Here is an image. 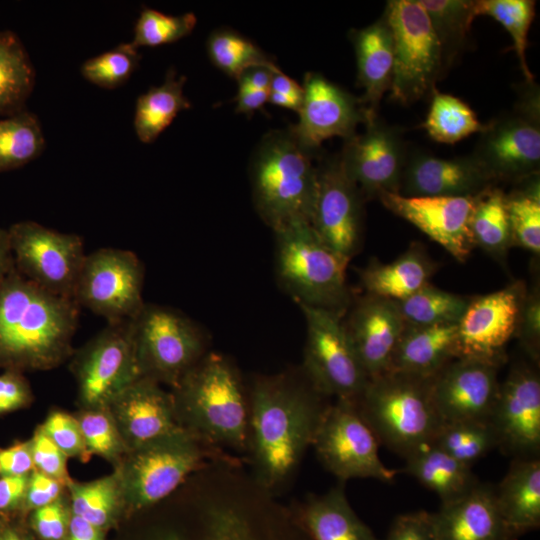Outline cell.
Returning a JSON list of instances; mask_svg holds the SVG:
<instances>
[{
  "instance_id": "6da1fadb",
  "label": "cell",
  "mask_w": 540,
  "mask_h": 540,
  "mask_svg": "<svg viewBox=\"0 0 540 540\" xmlns=\"http://www.w3.org/2000/svg\"><path fill=\"white\" fill-rule=\"evenodd\" d=\"M326 398L302 370L255 379L249 393L248 446L263 489H278L297 470L329 404Z\"/></svg>"
},
{
  "instance_id": "7a4b0ae2",
  "label": "cell",
  "mask_w": 540,
  "mask_h": 540,
  "mask_svg": "<svg viewBox=\"0 0 540 540\" xmlns=\"http://www.w3.org/2000/svg\"><path fill=\"white\" fill-rule=\"evenodd\" d=\"M80 306L15 268L0 287V368L50 370L71 358Z\"/></svg>"
},
{
  "instance_id": "3957f363",
  "label": "cell",
  "mask_w": 540,
  "mask_h": 540,
  "mask_svg": "<svg viewBox=\"0 0 540 540\" xmlns=\"http://www.w3.org/2000/svg\"><path fill=\"white\" fill-rule=\"evenodd\" d=\"M171 392L186 431L212 447L248 446L249 395L229 358L207 352Z\"/></svg>"
},
{
  "instance_id": "277c9868",
  "label": "cell",
  "mask_w": 540,
  "mask_h": 540,
  "mask_svg": "<svg viewBox=\"0 0 540 540\" xmlns=\"http://www.w3.org/2000/svg\"><path fill=\"white\" fill-rule=\"evenodd\" d=\"M313 152L291 130L271 131L257 147L251 163L254 206L273 230L297 221H311L317 166Z\"/></svg>"
},
{
  "instance_id": "5b68a950",
  "label": "cell",
  "mask_w": 540,
  "mask_h": 540,
  "mask_svg": "<svg viewBox=\"0 0 540 540\" xmlns=\"http://www.w3.org/2000/svg\"><path fill=\"white\" fill-rule=\"evenodd\" d=\"M431 379L387 371L369 379L356 403L379 443L404 459L431 444L443 424Z\"/></svg>"
},
{
  "instance_id": "8992f818",
  "label": "cell",
  "mask_w": 540,
  "mask_h": 540,
  "mask_svg": "<svg viewBox=\"0 0 540 540\" xmlns=\"http://www.w3.org/2000/svg\"><path fill=\"white\" fill-rule=\"evenodd\" d=\"M275 271L279 285L300 305L344 316L352 297L346 282L350 260L330 249L309 222L275 231Z\"/></svg>"
},
{
  "instance_id": "52a82bcc",
  "label": "cell",
  "mask_w": 540,
  "mask_h": 540,
  "mask_svg": "<svg viewBox=\"0 0 540 540\" xmlns=\"http://www.w3.org/2000/svg\"><path fill=\"white\" fill-rule=\"evenodd\" d=\"M205 446L183 430L128 451L115 469L126 510H143L171 494L204 463Z\"/></svg>"
},
{
  "instance_id": "ba28073f",
  "label": "cell",
  "mask_w": 540,
  "mask_h": 540,
  "mask_svg": "<svg viewBox=\"0 0 540 540\" xmlns=\"http://www.w3.org/2000/svg\"><path fill=\"white\" fill-rule=\"evenodd\" d=\"M132 325L141 376L159 384L174 388L207 353L203 329L174 308L145 302Z\"/></svg>"
},
{
  "instance_id": "9c48e42d",
  "label": "cell",
  "mask_w": 540,
  "mask_h": 540,
  "mask_svg": "<svg viewBox=\"0 0 540 540\" xmlns=\"http://www.w3.org/2000/svg\"><path fill=\"white\" fill-rule=\"evenodd\" d=\"M385 16L394 42L390 98L410 105L431 95L443 74L442 48L430 19L417 0H390Z\"/></svg>"
},
{
  "instance_id": "30bf717a",
  "label": "cell",
  "mask_w": 540,
  "mask_h": 540,
  "mask_svg": "<svg viewBox=\"0 0 540 540\" xmlns=\"http://www.w3.org/2000/svg\"><path fill=\"white\" fill-rule=\"evenodd\" d=\"M521 92L512 111L484 125L471 154L495 183L539 174V91L534 82H526Z\"/></svg>"
},
{
  "instance_id": "8fae6325",
  "label": "cell",
  "mask_w": 540,
  "mask_h": 540,
  "mask_svg": "<svg viewBox=\"0 0 540 540\" xmlns=\"http://www.w3.org/2000/svg\"><path fill=\"white\" fill-rule=\"evenodd\" d=\"M299 308L307 331L301 370L325 397L357 403L369 376L347 336L343 316L310 306Z\"/></svg>"
},
{
  "instance_id": "7c38bea8",
  "label": "cell",
  "mask_w": 540,
  "mask_h": 540,
  "mask_svg": "<svg viewBox=\"0 0 540 540\" xmlns=\"http://www.w3.org/2000/svg\"><path fill=\"white\" fill-rule=\"evenodd\" d=\"M379 445L356 403L346 400L327 405L312 443L321 464L339 482L370 478L393 483L397 470L382 462Z\"/></svg>"
},
{
  "instance_id": "4fadbf2b",
  "label": "cell",
  "mask_w": 540,
  "mask_h": 540,
  "mask_svg": "<svg viewBox=\"0 0 540 540\" xmlns=\"http://www.w3.org/2000/svg\"><path fill=\"white\" fill-rule=\"evenodd\" d=\"M71 358L82 409L107 408L124 389L142 378L132 319L107 322L92 339L74 350Z\"/></svg>"
},
{
  "instance_id": "5bb4252c",
  "label": "cell",
  "mask_w": 540,
  "mask_h": 540,
  "mask_svg": "<svg viewBox=\"0 0 540 540\" xmlns=\"http://www.w3.org/2000/svg\"><path fill=\"white\" fill-rule=\"evenodd\" d=\"M16 270L57 296L74 299L86 257L81 236L25 220L8 228Z\"/></svg>"
},
{
  "instance_id": "9a60e30c",
  "label": "cell",
  "mask_w": 540,
  "mask_h": 540,
  "mask_svg": "<svg viewBox=\"0 0 540 540\" xmlns=\"http://www.w3.org/2000/svg\"><path fill=\"white\" fill-rule=\"evenodd\" d=\"M144 265L130 250L100 248L86 254L74 300L107 322L133 319L145 302Z\"/></svg>"
},
{
  "instance_id": "2e32d148",
  "label": "cell",
  "mask_w": 540,
  "mask_h": 540,
  "mask_svg": "<svg viewBox=\"0 0 540 540\" xmlns=\"http://www.w3.org/2000/svg\"><path fill=\"white\" fill-rule=\"evenodd\" d=\"M525 291V284L517 281L470 299L456 327V358L500 367L506 360V346L515 335Z\"/></svg>"
},
{
  "instance_id": "e0dca14e",
  "label": "cell",
  "mask_w": 540,
  "mask_h": 540,
  "mask_svg": "<svg viewBox=\"0 0 540 540\" xmlns=\"http://www.w3.org/2000/svg\"><path fill=\"white\" fill-rule=\"evenodd\" d=\"M498 449L513 458L540 454V376L534 366L519 362L499 383L488 417Z\"/></svg>"
},
{
  "instance_id": "ac0fdd59",
  "label": "cell",
  "mask_w": 540,
  "mask_h": 540,
  "mask_svg": "<svg viewBox=\"0 0 540 540\" xmlns=\"http://www.w3.org/2000/svg\"><path fill=\"white\" fill-rule=\"evenodd\" d=\"M362 134L345 140L339 155L343 168L364 200L382 193H399L408 148L399 127L378 116Z\"/></svg>"
},
{
  "instance_id": "d6986e66",
  "label": "cell",
  "mask_w": 540,
  "mask_h": 540,
  "mask_svg": "<svg viewBox=\"0 0 540 540\" xmlns=\"http://www.w3.org/2000/svg\"><path fill=\"white\" fill-rule=\"evenodd\" d=\"M363 201L339 156L317 166V190L310 224L330 249L348 260L361 245Z\"/></svg>"
},
{
  "instance_id": "ffe728a7",
  "label": "cell",
  "mask_w": 540,
  "mask_h": 540,
  "mask_svg": "<svg viewBox=\"0 0 540 540\" xmlns=\"http://www.w3.org/2000/svg\"><path fill=\"white\" fill-rule=\"evenodd\" d=\"M148 540H310L293 517L231 502L201 510L193 533L166 528Z\"/></svg>"
},
{
  "instance_id": "44dd1931",
  "label": "cell",
  "mask_w": 540,
  "mask_h": 540,
  "mask_svg": "<svg viewBox=\"0 0 540 540\" xmlns=\"http://www.w3.org/2000/svg\"><path fill=\"white\" fill-rule=\"evenodd\" d=\"M302 87L304 93L298 111L299 121L290 130L311 151L332 137H342L345 140L351 138L356 134L358 124L372 120L360 98L320 73H306Z\"/></svg>"
},
{
  "instance_id": "7402d4cb",
  "label": "cell",
  "mask_w": 540,
  "mask_h": 540,
  "mask_svg": "<svg viewBox=\"0 0 540 540\" xmlns=\"http://www.w3.org/2000/svg\"><path fill=\"white\" fill-rule=\"evenodd\" d=\"M477 196L408 197L386 192L378 198L388 210L413 224L457 261L465 262L475 247L470 218Z\"/></svg>"
},
{
  "instance_id": "603a6c76",
  "label": "cell",
  "mask_w": 540,
  "mask_h": 540,
  "mask_svg": "<svg viewBox=\"0 0 540 540\" xmlns=\"http://www.w3.org/2000/svg\"><path fill=\"white\" fill-rule=\"evenodd\" d=\"M498 369L456 358L432 377V399L442 423L488 419L499 388Z\"/></svg>"
},
{
  "instance_id": "cb8c5ba5",
  "label": "cell",
  "mask_w": 540,
  "mask_h": 540,
  "mask_svg": "<svg viewBox=\"0 0 540 540\" xmlns=\"http://www.w3.org/2000/svg\"><path fill=\"white\" fill-rule=\"evenodd\" d=\"M127 452L185 430L177 416L172 392L140 378L108 405Z\"/></svg>"
},
{
  "instance_id": "d4e9b609",
  "label": "cell",
  "mask_w": 540,
  "mask_h": 540,
  "mask_svg": "<svg viewBox=\"0 0 540 540\" xmlns=\"http://www.w3.org/2000/svg\"><path fill=\"white\" fill-rule=\"evenodd\" d=\"M343 317L347 336L369 379L386 372L405 328L397 303L366 294Z\"/></svg>"
},
{
  "instance_id": "484cf974",
  "label": "cell",
  "mask_w": 540,
  "mask_h": 540,
  "mask_svg": "<svg viewBox=\"0 0 540 540\" xmlns=\"http://www.w3.org/2000/svg\"><path fill=\"white\" fill-rule=\"evenodd\" d=\"M495 186L472 156L441 158L423 151L408 152L399 194L418 196H475Z\"/></svg>"
},
{
  "instance_id": "4316f807",
  "label": "cell",
  "mask_w": 540,
  "mask_h": 540,
  "mask_svg": "<svg viewBox=\"0 0 540 540\" xmlns=\"http://www.w3.org/2000/svg\"><path fill=\"white\" fill-rule=\"evenodd\" d=\"M436 540H517L503 520L494 486L479 482L461 498L432 513Z\"/></svg>"
},
{
  "instance_id": "83f0119b",
  "label": "cell",
  "mask_w": 540,
  "mask_h": 540,
  "mask_svg": "<svg viewBox=\"0 0 540 540\" xmlns=\"http://www.w3.org/2000/svg\"><path fill=\"white\" fill-rule=\"evenodd\" d=\"M357 62L358 84L364 89L360 98L370 119L378 116V107L389 91L394 70V42L390 26L382 15L362 29L349 33Z\"/></svg>"
},
{
  "instance_id": "f1b7e54d",
  "label": "cell",
  "mask_w": 540,
  "mask_h": 540,
  "mask_svg": "<svg viewBox=\"0 0 540 540\" xmlns=\"http://www.w3.org/2000/svg\"><path fill=\"white\" fill-rule=\"evenodd\" d=\"M293 518L310 540H380L351 507L343 482L308 497Z\"/></svg>"
},
{
  "instance_id": "f546056e",
  "label": "cell",
  "mask_w": 540,
  "mask_h": 540,
  "mask_svg": "<svg viewBox=\"0 0 540 540\" xmlns=\"http://www.w3.org/2000/svg\"><path fill=\"white\" fill-rule=\"evenodd\" d=\"M494 496L498 510L513 534L519 536L540 526V458H513Z\"/></svg>"
},
{
  "instance_id": "4dcf8cb0",
  "label": "cell",
  "mask_w": 540,
  "mask_h": 540,
  "mask_svg": "<svg viewBox=\"0 0 540 540\" xmlns=\"http://www.w3.org/2000/svg\"><path fill=\"white\" fill-rule=\"evenodd\" d=\"M457 324L405 326L387 371L432 378L456 359ZM386 371V372H387Z\"/></svg>"
},
{
  "instance_id": "1f68e13d",
  "label": "cell",
  "mask_w": 540,
  "mask_h": 540,
  "mask_svg": "<svg viewBox=\"0 0 540 540\" xmlns=\"http://www.w3.org/2000/svg\"><path fill=\"white\" fill-rule=\"evenodd\" d=\"M436 267L424 250L413 245L390 263L371 261L359 270L367 295L399 302L429 284Z\"/></svg>"
},
{
  "instance_id": "d6a6232c",
  "label": "cell",
  "mask_w": 540,
  "mask_h": 540,
  "mask_svg": "<svg viewBox=\"0 0 540 540\" xmlns=\"http://www.w3.org/2000/svg\"><path fill=\"white\" fill-rule=\"evenodd\" d=\"M404 471L433 491L440 504L461 498L480 482L472 466L459 462L433 444L406 457Z\"/></svg>"
},
{
  "instance_id": "836d02e7",
  "label": "cell",
  "mask_w": 540,
  "mask_h": 540,
  "mask_svg": "<svg viewBox=\"0 0 540 540\" xmlns=\"http://www.w3.org/2000/svg\"><path fill=\"white\" fill-rule=\"evenodd\" d=\"M185 76L170 68L159 86H152L138 96L133 126L138 139L145 144L154 142L172 123L179 112L191 108L184 95Z\"/></svg>"
},
{
  "instance_id": "e575fe53",
  "label": "cell",
  "mask_w": 540,
  "mask_h": 540,
  "mask_svg": "<svg viewBox=\"0 0 540 540\" xmlns=\"http://www.w3.org/2000/svg\"><path fill=\"white\" fill-rule=\"evenodd\" d=\"M36 83V71L19 38L11 30L0 31V116L27 110Z\"/></svg>"
},
{
  "instance_id": "d590c367",
  "label": "cell",
  "mask_w": 540,
  "mask_h": 540,
  "mask_svg": "<svg viewBox=\"0 0 540 540\" xmlns=\"http://www.w3.org/2000/svg\"><path fill=\"white\" fill-rule=\"evenodd\" d=\"M470 233L474 246L495 258H504L513 243L503 190L492 186L478 194L470 218Z\"/></svg>"
},
{
  "instance_id": "8d00e7d4",
  "label": "cell",
  "mask_w": 540,
  "mask_h": 540,
  "mask_svg": "<svg viewBox=\"0 0 540 540\" xmlns=\"http://www.w3.org/2000/svg\"><path fill=\"white\" fill-rule=\"evenodd\" d=\"M67 488L71 513L101 530L110 526L125 507L116 471L90 482L71 480Z\"/></svg>"
},
{
  "instance_id": "74e56055",
  "label": "cell",
  "mask_w": 540,
  "mask_h": 540,
  "mask_svg": "<svg viewBox=\"0 0 540 540\" xmlns=\"http://www.w3.org/2000/svg\"><path fill=\"white\" fill-rule=\"evenodd\" d=\"M45 147L40 120L28 109L0 119V173L34 161L41 156Z\"/></svg>"
},
{
  "instance_id": "f35d334b",
  "label": "cell",
  "mask_w": 540,
  "mask_h": 540,
  "mask_svg": "<svg viewBox=\"0 0 540 540\" xmlns=\"http://www.w3.org/2000/svg\"><path fill=\"white\" fill-rule=\"evenodd\" d=\"M426 11L442 48L445 70L464 48L472 26L474 1L417 0Z\"/></svg>"
},
{
  "instance_id": "ab89813d",
  "label": "cell",
  "mask_w": 540,
  "mask_h": 540,
  "mask_svg": "<svg viewBox=\"0 0 540 540\" xmlns=\"http://www.w3.org/2000/svg\"><path fill=\"white\" fill-rule=\"evenodd\" d=\"M429 110L422 127L436 142L454 144L473 133H480L484 125L473 109L460 98L439 92L431 93Z\"/></svg>"
},
{
  "instance_id": "60d3db41",
  "label": "cell",
  "mask_w": 540,
  "mask_h": 540,
  "mask_svg": "<svg viewBox=\"0 0 540 540\" xmlns=\"http://www.w3.org/2000/svg\"><path fill=\"white\" fill-rule=\"evenodd\" d=\"M469 301L429 283L396 303L405 326L426 327L457 324Z\"/></svg>"
},
{
  "instance_id": "b9f144b4",
  "label": "cell",
  "mask_w": 540,
  "mask_h": 540,
  "mask_svg": "<svg viewBox=\"0 0 540 540\" xmlns=\"http://www.w3.org/2000/svg\"><path fill=\"white\" fill-rule=\"evenodd\" d=\"M431 444L469 466L498 448L496 434L488 419L444 423Z\"/></svg>"
},
{
  "instance_id": "7bdbcfd3",
  "label": "cell",
  "mask_w": 540,
  "mask_h": 540,
  "mask_svg": "<svg viewBox=\"0 0 540 540\" xmlns=\"http://www.w3.org/2000/svg\"><path fill=\"white\" fill-rule=\"evenodd\" d=\"M536 2L533 0H477L474 1V15L490 16L509 33L513 49L526 82H534V76L526 59L528 33L535 16Z\"/></svg>"
},
{
  "instance_id": "ee69618b",
  "label": "cell",
  "mask_w": 540,
  "mask_h": 540,
  "mask_svg": "<svg viewBox=\"0 0 540 540\" xmlns=\"http://www.w3.org/2000/svg\"><path fill=\"white\" fill-rule=\"evenodd\" d=\"M524 184L506 194L513 245L535 255L540 253L539 174L522 180Z\"/></svg>"
},
{
  "instance_id": "f6af8a7d",
  "label": "cell",
  "mask_w": 540,
  "mask_h": 540,
  "mask_svg": "<svg viewBox=\"0 0 540 540\" xmlns=\"http://www.w3.org/2000/svg\"><path fill=\"white\" fill-rule=\"evenodd\" d=\"M207 52L217 68L235 79L250 67L275 65L254 42L228 28H220L210 34Z\"/></svg>"
},
{
  "instance_id": "bcb514c9",
  "label": "cell",
  "mask_w": 540,
  "mask_h": 540,
  "mask_svg": "<svg viewBox=\"0 0 540 540\" xmlns=\"http://www.w3.org/2000/svg\"><path fill=\"white\" fill-rule=\"evenodd\" d=\"M196 23L197 18L192 12L168 15L143 7L136 20L134 37L130 43L137 49L171 44L191 34Z\"/></svg>"
},
{
  "instance_id": "7dc6e473",
  "label": "cell",
  "mask_w": 540,
  "mask_h": 540,
  "mask_svg": "<svg viewBox=\"0 0 540 540\" xmlns=\"http://www.w3.org/2000/svg\"><path fill=\"white\" fill-rule=\"evenodd\" d=\"M76 418L88 456L98 455L117 466L127 448L108 408L82 409Z\"/></svg>"
},
{
  "instance_id": "c3c4849f",
  "label": "cell",
  "mask_w": 540,
  "mask_h": 540,
  "mask_svg": "<svg viewBox=\"0 0 540 540\" xmlns=\"http://www.w3.org/2000/svg\"><path fill=\"white\" fill-rule=\"evenodd\" d=\"M141 55L130 42L87 59L80 67L88 82L104 88L116 89L124 85L139 66Z\"/></svg>"
},
{
  "instance_id": "681fc988",
  "label": "cell",
  "mask_w": 540,
  "mask_h": 540,
  "mask_svg": "<svg viewBox=\"0 0 540 540\" xmlns=\"http://www.w3.org/2000/svg\"><path fill=\"white\" fill-rule=\"evenodd\" d=\"M40 428L67 457L88 460L89 456L76 416L61 410H53Z\"/></svg>"
},
{
  "instance_id": "f907efd6",
  "label": "cell",
  "mask_w": 540,
  "mask_h": 540,
  "mask_svg": "<svg viewBox=\"0 0 540 540\" xmlns=\"http://www.w3.org/2000/svg\"><path fill=\"white\" fill-rule=\"evenodd\" d=\"M521 347L536 364L540 359V291L539 284L526 289L515 335Z\"/></svg>"
},
{
  "instance_id": "816d5d0a",
  "label": "cell",
  "mask_w": 540,
  "mask_h": 540,
  "mask_svg": "<svg viewBox=\"0 0 540 540\" xmlns=\"http://www.w3.org/2000/svg\"><path fill=\"white\" fill-rule=\"evenodd\" d=\"M30 441L35 470L60 481L67 487L71 481L66 466L68 457L49 439L40 426Z\"/></svg>"
},
{
  "instance_id": "f5cc1de1",
  "label": "cell",
  "mask_w": 540,
  "mask_h": 540,
  "mask_svg": "<svg viewBox=\"0 0 540 540\" xmlns=\"http://www.w3.org/2000/svg\"><path fill=\"white\" fill-rule=\"evenodd\" d=\"M71 509L64 499L33 510L31 525L42 540H63L68 532Z\"/></svg>"
},
{
  "instance_id": "db71d44e",
  "label": "cell",
  "mask_w": 540,
  "mask_h": 540,
  "mask_svg": "<svg viewBox=\"0 0 540 540\" xmlns=\"http://www.w3.org/2000/svg\"><path fill=\"white\" fill-rule=\"evenodd\" d=\"M385 540H436L432 513L420 510L396 516Z\"/></svg>"
},
{
  "instance_id": "11a10c76",
  "label": "cell",
  "mask_w": 540,
  "mask_h": 540,
  "mask_svg": "<svg viewBox=\"0 0 540 540\" xmlns=\"http://www.w3.org/2000/svg\"><path fill=\"white\" fill-rule=\"evenodd\" d=\"M32 400L30 384L21 371L7 369L0 375V414L26 407Z\"/></svg>"
},
{
  "instance_id": "9f6ffc18",
  "label": "cell",
  "mask_w": 540,
  "mask_h": 540,
  "mask_svg": "<svg viewBox=\"0 0 540 540\" xmlns=\"http://www.w3.org/2000/svg\"><path fill=\"white\" fill-rule=\"evenodd\" d=\"M64 487L60 481L34 469L29 474L23 505L26 510L48 505L62 496Z\"/></svg>"
},
{
  "instance_id": "6f0895ef",
  "label": "cell",
  "mask_w": 540,
  "mask_h": 540,
  "mask_svg": "<svg viewBox=\"0 0 540 540\" xmlns=\"http://www.w3.org/2000/svg\"><path fill=\"white\" fill-rule=\"evenodd\" d=\"M34 469L30 440L0 450V474L2 476L29 475Z\"/></svg>"
},
{
  "instance_id": "680465c9",
  "label": "cell",
  "mask_w": 540,
  "mask_h": 540,
  "mask_svg": "<svg viewBox=\"0 0 540 540\" xmlns=\"http://www.w3.org/2000/svg\"><path fill=\"white\" fill-rule=\"evenodd\" d=\"M29 475L2 476L0 478V511L12 510L23 505Z\"/></svg>"
},
{
  "instance_id": "91938a15",
  "label": "cell",
  "mask_w": 540,
  "mask_h": 540,
  "mask_svg": "<svg viewBox=\"0 0 540 540\" xmlns=\"http://www.w3.org/2000/svg\"><path fill=\"white\" fill-rule=\"evenodd\" d=\"M276 67V64L273 66L250 67L236 79L238 86L270 91L272 72Z\"/></svg>"
},
{
  "instance_id": "94428289",
  "label": "cell",
  "mask_w": 540,
  "mask_h": 540,
  "mask_svg": "<svg viewBox=\"0 0 540 540\" xmlns=\"http://www.w3.org/2000/svg\"><path fill=\"white\" fill-rule=\"evenodd\" d=\"M268 90H257L238 86V93L235 98L237 102L236 111L251 115L257 110H261L269 98Z\"/></svg>"
},
{
  "instance_id": "6125c7cd",
  "label": "cell",
  "mask_w": 540,
  "mask_h": 540,
  "mask_svg": "<svg viewBox=\"0 0 540 540\" xmlns=\"http://www.w3.org/2000/svg\"><path fill=\"white\" fill-rule=\"evenodd\" d=\"M270 92L291 97L302 103L303 87L297 81L284 74L278 67L272 72Z\"/></svg>"
},
{
  "instance_id": "be15d7a7",
  "label": "cell",
  "mask_w": 540,
  "mask_h": 540,
  "mask_svg": "<svg viewBox=\"0 0 540 540\" xmlns=\"http://www.w3.org/2000/svg\"><path fill=\"white\" fill-rule=\"evenodd\" d=\"M67 534V540H103L101 529L72 513Z\"/></svg>"
},
{
  "instance_id": "e7e4bbea",
  "label": "cell",
  "mask_w": 540,
  "mask_h": 540,
  "mask_svg": "<svg viewBox=\"0 0 540 540\" xmlns=\"http://www.w3.org/2000/svg\"><path fill=\"white\" fill-rule=\"evenodd\" d=\"M14 266L8 229L0 227V287Z\"/></svg>"
},
{
  "instance_id": "03108f58",
  "label": "cell",
  "mask_w": 540,
  "mask_h": 540,
  "mask_svg": "<svg viewBox=\"0 0 540 540\" xmlns=\"http://www.w3.org/2000/svg\"><path fill=\"white\" fill-rule=\"evenodd\" d=\"M0 540H29V539L15 527L0 526Z\"/></svg>"
}]
</instances>
